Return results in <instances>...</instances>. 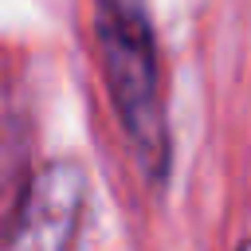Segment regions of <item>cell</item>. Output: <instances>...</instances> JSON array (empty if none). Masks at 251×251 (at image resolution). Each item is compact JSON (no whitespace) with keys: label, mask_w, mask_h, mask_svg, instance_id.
<instances>
[{"label":"cell","mask_w":251,"mask_h":251,"mask_svg":"<svg viewBox=\"0 0 251 251\" xmlns=\"http://www.w3.org/2000/svg\"><path fill=\"white\" fill-rule=\"evenodd\" d=\"M98 47L118 118L133 141L137 165L161 180L169 169V126L157 82V47L137 0H98Z\"/></svg>","instance_id":"6da1fadb"},{"label":"cell","mask_w":251,"mask_h":251,"mask_svg":"<svg viewBox=\"0 0 251 251\" xmlns=\"http://www.w3.org/2000/svg\"><path fill=\"white\" fill-rule=\"evenodd\" d=\"M82 200L86 176L75 161L39 169L8 227L0 231V251H71L82 220Z\"/></svg>","instance_id":"7a4b0ae2"},{"label":"cell","mask_w":251,"mask_h":251,"mask_svg":"<svg viewBox=\"0 0 251 251\" xmlns=\"http://www.w3.org/2000/svg\"><path fill=\"white\" fill-rule=\"evenodd\" d=\"M239 251H251V239H247V243H243V247H239Z\"/></svg>","instance_id":"3957f363"}]
</instances>
